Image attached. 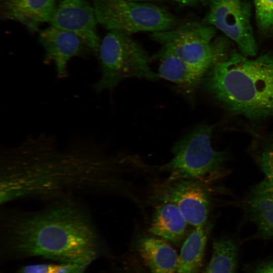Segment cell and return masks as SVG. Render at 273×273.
<instances>
[{
    "mask_svg": "<svg viewBox=\"0 0 273 273\" xmlns=\"http://www.w3.org/2000/svg\"><path fill=\"white\" fill-rule=\"evenodd\" d=\"M1 226L9 246L20 255L89 265L97 254L94 224L85 210L72 201L36 211L12 212Z\"/></svg>",
    "mask_w": 273,
    "mask_h": 273,
    "instance_id": "cell-1",
    "label": "cell"
},
{
    "mask_svg": "<svg viewBox=\"0 0 273 273\" xmlns=\"http://www.w3.org/2000/svg\"><path fill=\"white\" fill-rule=\"evenodd\" d=\"M54 146L39 138L13 150L5 180L13 199L54 195L64 188L96 182L104 165L93 148L77 146L59 152Z\"/></svg>",
    "mask_w": 273,
    "mask_h": 273,
    "instance_id": "cell-2",
    "label": "cell"
},
{
    "mask_svg": "<svg viewBox=\"0 0 273 273\" xmlns=\"http://www.w3.org/2000/svg\"><path fill=\"white\" fill-rule=\"evenodd\" d=\"M204 76L205 88L231 113L251 120L273 117V54L249 59L233 53Z\"/></svg>",
    "mask_w": 273,
    "mask_h": 273,
    "instance_id": "cell-3",
    "label": "cell"
},
{
    "mask_svg": "<svg viewBox=\"0 0 273 273\" xmlns=\"http://www.w3.org/2000/svg\"><path fill=\"white\" fill-rule=\"evenodd\" d=\"M213 128L207 124L199 125L175 144L172 158L160 167L169 174L168 181L190 179L206 183L226 174L229 154L213 148Z\"/></svg>",
    "mask_w": 273,
    "mask_h": 273,
    "instance_id": "cell-4",
    "label": "cell"
},
{
    "mask_svg": "<svg viewBox=\"0 0 273 273\" xmlns=\"http://www.w3.org/2000/svg\"><path fill=\"white\" fill-rule=\"evenodd\" d=\"M99 55L101 76L94 84L97 92L113 90L129 78L158 80V73L149 65L151 57L130 34L109 31L101 40Z\"/></svg>",
    "mask_w": 273,
    "mask_h": 273,
    "instance_id": "cell-5",
    "label": "cell"
},
{
    "mask_svg": "<svg viewBox=\"0 0 273 273\" xmlns=\"http://www.w3.org/2000/svg\"><path fill=\"white\" fill-rule=\"evenodd\" d=\"M98 24L109 31L131 34L171 29L178 25L169 11L150 2L91 0Z\"/></svg>",
    "mask_w": 273,
    "mask_h": 273,
    "instance_id": "cell-6",
    "label": "cell"
},
{
    "mask_svg": "<svg viewBox=\"0 0 273 273\" xmlns=\"http://www.w3.org/2000/svg\"><path fill=\"white\" fill-rule=\"evenodd\" d=\"M215 33L211 26L187 22L152 33L151 37L162 45L161 49L175 55L204 76L211 66L222 58L221 46L212 41Z\"/></svg>",
    "mask_w": 273,
    "mask_h": 273,
    "instance_id": "cell-7",
    "label": "cell"
},
{
    "mask_svg": "<svg viewBox=\"0 0 273 273\" xmlns=\"http://www.w3.org/2000/svg\"><path fill=\"white\" fill-rule=\"evenodd\" d=\"M210 9L203 23L217 28L232 40L241 54L255 56L257 45L250 21V7L245 2H209Z\"/></svg>",
    "mask_w": 273,
    "mask_h": 273,
    "instance_id": "cell-8",
    "label": "cell"
},
{
    "mask_svg": "<svg viewBox=\"0 0 273 273\" xmlns=\"http://www.w3.org/2000/svg\"><path fill=\"white\" fill-rule=\"evenodd\" d=\"M158 198L174 203L188 224L194 228L203 226L209 221L212 198L203 182L190 179L167 181Z\"/></svg>",
    "mask_w": 273,
    "mask_h": 273,
    "instance_id": "cell-9",
    "label": "cell"
},
{
    "mask_svg": "<svg viewBox=\"0 0 273 273\" xmlns=\"http://www.w3.org/2000/svg\"><path fill=\"white\" fill-rule=\"evenodd\" d=\"M58 29L75 34L94 54H99L101 40L95 9L87 0H62L49 23Z\"/></svg>",
    "mask_w": 273,
    "mask_h": 273,
    "instance_id": "cell-10",
    "label": "cell"
},
{
    "mask_svg": "<svg viewBox=\"0 0 273 273\" xmlns=\"http://www.w3.org/2000/svg\"><path fill=\"white\" fill-rule=\"evenodd\" d=\"M39 40L44 50L45 61L54 63L60 77L67 76L68 63L71 58L93 53L77 35L51 25L40 31Z\"/></svg>",
    "mask_w": 273,
    "mask_h": 273,
    "instance_id": "cell-11",
    "label": "cell"
},
{
    "mask_svg": "<svg viewBox=\"0 0 273 273\" xmlns=\"http://www.w3.org/2000/svg\"><path fill=\"white\" fill-rule=\"evenodd\" d=\"M246 219L256 226L257 238H273V185L266 178L252 186L243 202Z\"/></svg>",
    "mask_w": 273,
    "mask_h": 273,
    "instance_id": "cell-12",
    "label": "cell"
},
{
    "mask_svg": "<svg viewBox=\"0 0 273 273\" xmlns=\"http://www.w3.org/2000/svg\"><path fill=\"white\" fill-rule=\"evenodd\" d=\"M56 0H0L2 19L17 21L31 31L50 23L57 8Z\"/></svg>",
    "mask_w": 273,
    "mask_h": 273,
    "instance_id": "cell-13",
    "label": "cell"
},
{
    "mask_svg": "<svg viewBox=\"0 0 273 273\" xmlns=\"http://www.w3.org/2000/svg\"><path fill=\"white\" fill-rule=\"evenodd\" d=\"M160 201L155 209L149 231L163 240L179 242L185 236L188 223L174 203Z\"/></svg>",
    "mask_w": 273,
    "mask_h": 273,
    "instance_id": "cell-14",
    "label": "cell"
},
{
    "mask_svg": "<svg viewBox=\"0 0 273 273\" xmlns=\"http://www.w3.org/2000/svg\"><path fill=\"white\" fill-rule=\"evenodd\" d=\"M151 60H159L160 78L176 84L189 94L194 91L204 77L175 55L162 49Z\"/></svg>",
    "mask_w": 273,
    "mask_h": 273,
    "instance_id": "cell-15",
    "label": "cell"
},
{
    "mask_svg": "<svg viewBox=\"0 0 273 273\" xmlns=\"http://www.w3.org/2000/svg\"><path fill=\"white\" fill-rule=\"evenodd\" d=\"M138 249L152 273H176L179 255L163 239L143 238L139 241Z\"/></svg>",
    "mask_w": 273,
    "mask_h": 273,
    "instance_id": "cell-16",
    "label": "cell"
},
{
    "mask_svg": "<svg viewBox=\"0 0 273 273\" xmlns=\"http://www.w3.org/2000/svg\"><path fill=\"white\" fill-rule=\"evenodd\" d=\"M212 227L208 221L194 228L183 243L176 273H199L202 265L208 237Z\"/></svg>",
    "mask_w": 273,
    "mask_h": 273,
    "instance_id": "cell-17",
    "label": "cell"
},
{
    "mask_svg": "<svg viewBox=\"0 0 273 273\" xmlns=\"http://www.w3.org/2000/svg\"><path fill=\"white\" fill-rule=\"evenodd\" d=\"M238 245L235 239L223 236L214 240L206 273H236Z\"/></svg>",
    "mask_w": 273,
    "mask_h": 273,
    "instance_id": "cell-18",
    "label": "cell"
},
{
    "mask_svg": "<svg viewBox=\"0 0 273 273\" xmlns=\"http://www.w3.org/2000/svg\"><path fill=\"white\" fill-rule=\"evenodd\" d=\"M255 163L273 185V136L261 139L251 150Z\"/></svg>",
    "mask_w": 273,
    "mask_h": 273,
    "instance_id": "cell-19",
    "label": "cell"
},
{
    "mask_svg": "<svg viewBox=\"0 0 273 273\" xmlns=\"http://www.w3.org/2000/svg\"><path fill=\"white\" fill-rule=\"evenodd\" d=\"M253 1L259 28L264 32H273V0Z\"/></svg>",
    "mask_w": 273,
    "mask_h": 273,
    "instance_id": "cell-20",
    "label": "cell"
},
{
    "mask_svg": "<svg viewBox=\"0 0 273 273\" xmlns=\"http://www.w3.org/2000/svg\"><path fill=\"white\" fill-rule=\"evenodd\" d=\"M88 265L82 263H62L56 264L50 273H83Z\"/></svg>",
    "mask_w": 273,
    "mask_h": 273,
    "instance_id": "cell-21",
    "label": "cell"
},
{
    "mask_svg": "<svg viewBox=\"0 0 273 273\" xmlns=\"http://www.w3.org/2000/svg\"><path fill=\"white\" fill-rule=\"evenodd\" d=\"M254 273H273V261L262 264Z\"/></svg>",
    "mask_w": 273,
    "mask_h": 273,
    "instance_id": "cell-22",
    "label": "cell"
},
{
    "mask_svg": "<svg viewBox=\"0 0 273 273\" xmlns=\"http://www.w3.org/2000/svg\"><path fill=\"white\" fill-rule=\"evenodd\" d=\"M181 6H191L194 5L198 0H171Z\"/></svg>",
    "mask_w": 273,
    "mask_h": 273,
    "instance_id": "cell-23",
    "label": "cell"
},
{
    "mask_svg": "<svg viewBox=\"0 0 273 273\" xmlns=\"http://www.w3.org/2000/svg\"><path fill=\"white\" fill-rule=\"evenodd\" d=\"M229 2L234 3H239L241 2V0H209V2Z\"/></svg>",
    "mask_w": 273,
    "mask_h": 273,
    "instance_id": "cell-24",
    "label": "cell"
},
{
    "mask_svg": "<svg viewBox=\"0 0 273 273\" xmlns=\"http://www.w3.org/2000/svg\"><path fill=\"white\" fill-rule=\"evenodd\" d=\"M130 1H138V2H153V1H161L162 0H130Z\"/></svg>",
    "mask_w": 273,
    "mask_h": 273,
    "instance_id": "cell-25",
    "label": "cell"
}]
</instances>
